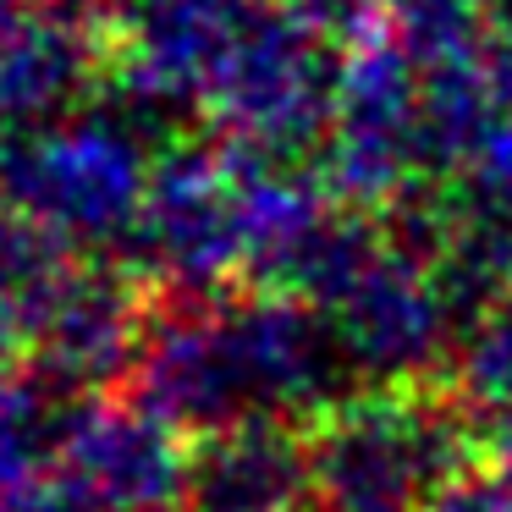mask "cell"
Returning a JSON list of instances; mask_svg holds the SVG:
<instances>
[]
</instances>
